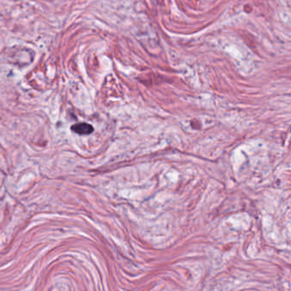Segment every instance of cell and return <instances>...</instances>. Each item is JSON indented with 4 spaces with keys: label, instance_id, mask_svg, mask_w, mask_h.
<instances>
[{
    "label": "cell",
    "instance_id": "1",
    "mask_svg": "<svg viewBox=\"0 0 291 291\" xmlns=\"http://www.w3.org/2000/svg\"><path fill=\"white\" fill-rule=\"evenodd\" d=\"M72 131L78 134H90L93 132V128L92 125H90L88 123H78L72 127Z\"/></svg>",
    "mask_w": 291,
    "mask_h": 291
}]
</instances>
